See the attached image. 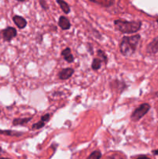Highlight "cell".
Masks as SVG:
<instances>
[{"label":"cell","instance_id":"obj_1","mask_svg":"<svg viewBox=\"0 0 158 159\" xmlns=\"http://www.w3.org/2000/svg\"><path fill=\"white\" fill-rule=\"evenodd\" d=\"M140 40V35L136 34L131 37H124L120 43L121 54L123 56H130L136 51V47Z\"/></svg>","mask_w":158,"mask_h":159},{"label":"cell","instance_id":"obj_2","mask_svg":"<svg viewBox=\"0 0 158 159\" xmlns=\"http://www.w3.org/2000/svg\"><path fill=\"white\" fill-rule=\"evenodd\" d=\"M114 26L117 30L122 34H135L139 30L142 23L139 21H126L116 20L114 21Z\"/></svg>","mask_w":158,"mask_h":159},{"label":"cell","instance_id":"obj_3","mask_svg":"<svg viewBox=\"0 0 158 159\" xmlns=\"http://www.w3.org/2000/svg\"><path fill=\"white\" fill-rule=\"evenodd\" d=\"M150 109V106L148 103H143L139 106L138 108H136L133 112L131 115V120L134 122L139 120L141 118L143 117Z\"/></svg>","mask_w":158,"mask_h":159},{"label":"cell","instance_id":"obj_4","mask_svg":"<svg viewBox=\"0 0 158 159\" xmlns=\"http://www.w3.org/2000/svg\"><path fill=\"white\" fill-rule=\"evenodd\" d=\"M2 38L5 41L9 42L11 41L14 37H16L17 31L12 26H8L2 31Z\"/></svg>","mask_w":158,"mask_h":159},{"label":"cell","instance_id":"obj_5","mask_svg":"<svg viewBox=\"0 0 158 159\" xmlns=\"http://www.w3.org/2000/svg\"><path fill=\"white\" fill-rule=\"evenodd\" d=\"M147 52L150 54L158 53V37H155L147 47Z\"/></svg>","mask_w":158,"mask_h":159},{"label":"cell","instance_id":"obj_6","mask_svg":"<svg viewBox=\"0 0 158 159\" xmlns=\"http://www.w3.org/2000/svg\"><path fill=\"white\" fill-rule=\"evenodd\" d=\"M74 69L71 68H64V69L61 70L60 72L58 73V78L60 80H66L71 78L72 75L74 74Z\"/></svg>","mask_w":158,"mask_h":159},{"label":"cell","instance_id":"obj_7","mask_svg":"<svg viewBox=\"0 0 158 159\" xmlns=\"http://www.w3.org/2000/svg\"><path fill=\"white\" fill-rule=\"evenodd\" d=\"M12 20L19 29H23V28L26 27V24H27L26 19L23 18V16H14L12 17Z\"/></svg>","mask_w":158,"mask_h":159},{"label":"cell","instance_id":"obj_8","mask_svg":"<svg viewBox=\"0 0 158 159\" xmlns=\"http://www.w3.org/2000/svg\"><path fill=\"white\" fill-rule=\"evenodd\" d=\"M58 25L62 30H69L71 28V23H70L69 20L67 17L61 16L59 18L58 20Z\"/></svg>","mask_w":158,"mask_h":159},{"label":"cell","instance_id":"obj_9","mask_svg":"<svg viewBox=\"0 0 158 159\" xmlns=\"http://www.w3.org/2000/svg\"><path fill=\"white\" fill-rule=\"evenodd\" d=\"M61 54L64 58V60L68 63H72L74 61V58L72 54H71V51L69 48H66L64 51H62Z\"/></svg>","mask_w":158,"mask_h":159},{"label":"cell","instance_id":"obj_10","mask_svg":"<svg viewBox=\"0 0 158 159\" xmlns=\"http://www.w3.org/2000/svg\"><path fill=\"white\" fill-rule=\"evenodd\" d=\"M0 134L6 135V136H11V137H20L23 135V133H22V132L15 131V130H0Z\"/></svg>","mask_w":158,"mask_h":159},{"label":"cell","instance_id":"obj_11","mask_svg":"<svg viewBox=\"0 0 158 159\" xmlns=\"http://www.w3.org/2000/svg\"><path fill=\"white\" fill-rule=\"evenodd\" d=\"M90 1L104 7H109L115 2V0H90Z\"/></svg>","mask_w":158,"mask_h":159},{"label":"cell","instance_id":"obj_12","mask_svg":"<svg viewBox=\"0 0 158 159\" xmlns=\"http://www.w3.org/2000/svg\"><path fill=\"white\" fill-rule=\"evenodd\" d=\"M33 117H28V118H16L14 119L12 121V124L14 126H19V125H24V124H27L29 121L32 120Z\"/></svg>","mask_w":158,"mask_h":159},{"label":"cell","instance_id":"obj_13","mask_svg":"<svg viewBox=\"0 0 158 159\" xmlns=\"http://www.w3.org/2000/svg\"><path fill=\"white\" fill-rule=\"evenodd\" d=\"M57 2L58 3L60 7L61 8V9L63 10V12H64V13H69L70 11H71V8H70L69 5H68L66 2L64 1V0H57Z\"/></svg>","mask_w":158,"mask_h":159},{"label":"cell","instance_id":"obj_14","mask_svg":"<svg viewBox=\"0 0 158 159\" xmlns=\"http://www.w3.org/2000/svg\"><path fill=\"white\" fill-rule=\"evenodd\" d=\"M102 61L100 58H94L92 64H91V68L94 71H97V70L100 69L101 66H102Z\"/></svg>","mask_w":158,"mask_h":159},{"label":"cell","instance_id":"obj_15","mask_svg":"<svg viewBox=\"0 0 158 159\" xmlns=\"http://www.w3.org/2000/svg\"><path fill=\"white\" fill-rule=\"evenodd\" d=\"M101 158H102V153L100 151H94L88 157V159H100Z\"/></svg>","mask_w":158,"mask_h":159},{"label":"cell","instance_id":"obj_16","mask_svg":"<svg viewBox=\"0 0 158 159\" xmlns=\"http://www.w3.org/2000/svg\"><path fill=\"white\" fill-rule=\"evenodd\" d=\"M44 126H45V122L40 120L39 122H37V124H34L32 126V129L33 130H39V129L43 128Z\"/></svg>","mask_w":158,"mask_h":159},{"label":"cell","instance_id":"obj_17","mask_svg":"<svg viewBox=\"0 0 158 159\" xmlns=\"http://www.w3.org/2000/svg\"><path fill=\"white\" fill-rule=\"evenodd\" d=\"M98 56H99V58H100L102 61H104L105 63H107L108 58H107L106 54H105L104 51H102V50H99V51H98Z\"/></svg>","mask_w":158,"mask_h":159},{"label":"cell","instance_id":"obj_18","mask_svg":"<svg viewBox=\"0 0 158 159\" xmlns=\"http://www.w3.org/2000/svg\"><path fill=\"white\" fill-rule=\"evenodd\" d=\"M40 6H41V7L43 8V9H48V6H47V4H46V1L45 0H40Z\"/></svg>","mask_w":158,"mask_h":159},{"label":"cell","instance_id":"obj_19","mask_svg":"<svg viewBox=\"0 0 158 159\" xmlns=\"http://www.w3.org/2000/svg\"><path fill=\"white\" fill-rule=\"evenodd\" d=\"M49 120H50V114H49V113H46V114L43 115V116H41V120L44 121V122Z\"/></svg>","mask_w":158,"mask_h":159},{"label":"cell","instance_id":"obj_20","mask_svg":"<svg viewBox=\"0 0 158 159\" xmlns=\"http://www.w3.org/2000/svg\"><path fill=\"white\" fill-rule=\"evenodd\" d=\"M107 159H122V158L119 155H112V156L108 157Z\"/></svg>","mask_w":158,"mask_h":159},{"label":"cell","instance_id":"obj_21","mask_svg":"<svg viewBox=\"0 0 158 159\" xmlns=\"http://www.w3.org/2000/svg\"><path fill=\"white\" fill-rule=\"evenodd\" d=\"M136 159H150V158H148V157H146V156H141V157H139L138 158Z\"/></svg>","mask_w":158,"mask_h":159},{"label":"cell","instance_id":"obj_22","mask_svg":"<svg viewBox=\"0 0 158 159\" xmlns=\"http://www.w3.org/2000/svg\"><path fill=\"white\" fill-rule=\"evenodd\" d=\"M153 153L154 154V155H158V150H156V151H153Z\"/></svg>","mask_w":158,"mask_h":159},{"label":"cell","instance_id":"obj_23","mask_svg":"<svg viewBox=\"0 0 158 159\" xmlns=\"http://www.w3.org/2000/svg\"><path fill=\"white\" fill-rule=\"evenodd\" d=\"M0 159H11V158H2V157H0Z\"/></svg>","mask_w":158,"mask_h":159},{"label":"cell","instance_id":"obj_24","mask_svg":"<svg viewBox=\"0 0 158 159\" xmlns=\"http://www.w3.org/2000/svg\"><path fill=\"white\" fill-rule=\"evenodd\" d=\"M16 1H18V2H24L25 0H16Z\"/></svg>","mask_w":158,"mask_h":159},{"label":"cell","instance_id":"obj_25","mask_svg":"<svg viewBox=\"0 0 158 159\" xmlns=\"http://www.w3.org/2000/svg\"><path fill=\"white\" fill-rule=\"evenodd\" d=\"M2 148H0V155L2 154Z\"/></svg>","mask_w":158,"mask_h":159},{"label":"cell","instance_id":"obj_26","mask_svg":"<svg viewBox=\"0 0 158 159\" xmlns=\"http://www.w3.org/2000/svg\"><path fill=\"white\" fill-rule=\"evenodd\" d=\"M156 96H157V97H158V92H157V93H156Z\"/></svg>","mask_w":158,"mask_h":159},{"label":"cell","instance_id":"obj_27","mask_svg":"<svg viewBox=\"0 0 158 159\" xmlns=\"http://www.w3.org/2000/svg\"><path fill=\"white\" fill-rule=\"evenodd\" d=\"M156 22H157V23H158V19H157V20H156Z\"/></svg>","mask_w":158,"mask_h":159},{"label":"cell","instance_id":"obj_28","mask_svg":"<svg viewBox=\"0 0 158 159\" xmlns=\"http://www.w3.org/2000/svg\"><path fill=\"white\" fill-rule=\"evenodd\" d=\"M157 136H158V129H157Z\"/></svg>","mask_w":158,"mask_h":159}]
</instances>
